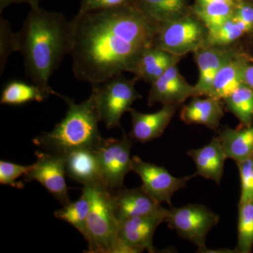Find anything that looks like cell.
I'll use <instances>...</instances> for the list:
<instances>
[{
  "label": "cell",
  "instance_id": "obj_26",
  "mask_svg": "<svg viewBox=\"0 0 253 253\" xmlns=\"http://www.w3.org/2000/svg\"><path fill=\"white\" fill-rule=\"evenodd\" d=\"M228 111L234 115L244 126H251L253 121V90L241 86L224 99Z\"/></svg>",
  "mask_w": 253,
  "mask_h": 253
},
{
  "label": "cell",
  "instance_id": "obj_10",
  "mask_svg": "<svg viewBox=\"0 0 253 253\" xmlns=\"http://www.w3.org/2000/svg\"><path fill=\"white\" fill-rule=\"evenodd\" d=\"M37 161L30 172L24 176V181H37L63 206L69 204L68 187L65 176L63 156L37 151Z\"/></svg>",
  "mask_w": 253,
  "mask_h": 253
},
{
  "label": "cell",
  "instance_id": "obj_2",
  "mask_svg": "<svg viewBox=\"0 0 253 253\" xmlns=\"http://www.w3.org/2000/svg\"><path fill=\"white\" fill-rule=\"evenodd\" d=\"M16 33L26 76L32 83L54 95L49 82L65 56L70 54L71 21L61 13L33 6Z\"/></svg>",
  "mask_w": 253,
  "mask_h": 253
},
{
  "label": "cell",
  "instance_id": "obj_9",
  "mask_svg": "<svg viewBox=\"0 0 253 253\" xmlns=\"http://www.w3.org/2000/svg\"><path fill=\"white\" fill-rule=\"evenodd\" d=\"M131 171L139 175L143 188L157 202L172 206L171 200L174 193L183 188L195 174L176 177L162 166L146 162L138 156L131 158Z\"/></svg>",
  "mask_w": 253,
  "mask_h": 253
},
{
  "label": "cell",
  "instance_id": "obj_15",
  "mask_svg": "<svg viewBox=\"0 0 253 253\" xmlns=\"http://www.w3.org/2000/svg\"><path fill=\"white\" fill-rule=\"evenodd\" d=\"M195 53L199 71V80L194 86L195 96H208L216 75L236 55L218 46H204Z\"/></svg>",
  "mask_w": 253,
  "mask_h": 253
},
{
  "label": "cell",
  "instance_id": "obj_36",
  "mask_svg": "<svg viewBox=\"0 0 253 253\" xmlns=\"http://www.w3.org/2000/svg\"><path fill=\"white\" fill-rule=\"evenodd\" d=\"M215 1H232L230 0H197V5H206L210 3L215 2Z\"/></svg>",
  "mask_w": 253,
  "mask_h": 253
},
{
  "label": "cell",
  "instance_id": "obj_5",
  "mask_svg": "<svg viewBox=\"0 0 253 253\" xmlns=\"http://www.w3.org/2000/svg\"><path fill=\"white\" fill-rule=\"evenodd\" d=\"M138 80L117 75L103 83L91 84V94L100 122L108 129L121 127V120L141 95L136 90Z\"/></svg>",
  "mask_w": 253,
  "mask_h": 253
},
{
  "label": "cell",
  "instance_id": "obj_31",
  "mask_svg": "<svg viewBox=\"0 0 253 253\" xmlns=\"http://www.w3.org/2000/svg\"><path fill=\"white\" fill-rule=\"evenodd\" d=\"M239 168L241 179V197L239 203L253 201V154L235 162Z\"/></svg>",
  "mask_w": 253,
  "mask_h": 253
},
{
  "label": "cell",
  "instance_id": "obj_23",
  "mask_svg": "<svg viewBox=\"0 0 253 253\" xmlns=\"http://www.w3.org/2000/svg\"><path fill=\"white\" fill-rule=\"evenodd\" d=\"M91 196V186H83V194L80 199L74 202L71 201L69 204L63 206L61 209L55 211V217L66 221L83 235L90 212Z\"/></svg>",
  "mask_w": 253,
  "mask_h": 253
},
{
  "label": "cell",
  "instance_id": "obj_22",
  "mask_svg": "<svg viewBox=\"0 0 253 253\" xmlns=\"http://www.w3.org/2000/svg\"><path fill=\"white\" fill-rule=\"evenodd\" d=\"M49 93L36 84L21 81H11L6 83L1 91L0 104L18 106L37 101L42 102L50 96Z\"/></svg>",
  "mask_w": 253,
  "mask_h": 253
},
{
  "label": "cell",
  "instance_id": "obj_30",
  "mask_svg": "<svg viewBox=\"0 0 253 253\" xmlns=\"http://www.w3.org/2000/svg\"><path fill=\"white\" fill-rule=\"evenodd\" d=\"M32 168L33 164L31 166H21L1 160L0 161V184L23 189L24 185L22 182L17 181V179L20 176H26Z\"/></svg>",
  "mask_w": 253,
  "mask_h": 253
},
{
  "label": "cell",
  "instance_id": "obj_4",
  "mask_svg": "<svg viewBox=\"0 0 253 253\" xmlns=\"http://www.w3.org/2000/svg\"><path fill=\"white\" fill-rule=\"evenodd\" d=\"M90 212L83 237L88 243V253H135L118 237V221L115 215L111 190L103 184L91 186Z\"/></svg>",
  "mask_w": 253,
  "mask_h": 253
},
{
  "label": "cell",
  "instance_id": "obj_35",
  "mask_svg": "<svg viewBox=\"0 0 253 253\" xmlns=\"http://www.w3.org/2000/svg\"><path fill=\"white\" fill-rule=\"evenodd\" d=\"M244 83L253 90V65H248L244 73Z\"/></svg>",
  "mask_w": 253,
  "mask_h": 253
},
{
  "label": "cell",
  "instance_id": "obj_7",
  "mask_svg": "<svg viewBox=\"0 0 253 253\" xmlns=\"http://www.w3.org/2000/svg\"><path fill=\"white\" fill-rule=\"evenodd\" d=\"M219 221L217 213L204 205L188 204L179 208L169 206L165 222L181 239L196 245L200 251L206 248L208 233Z\"/></svg>",
  "mask_w": 253,
  "mask_h": 253
},
{
  "label": "cell",
  "instance_id": "obj_28",
  "mask_svg": "<svg viewBox=\"0 0 253 253\" xmlns=\"http://www.w3.org/2000/svg\"><path fill=\"white\" fill-rule=\"evenodd\" d=\"M244 34V32L232 18L220 27L208 32L206 46L221 47L227 45L234 42Z\"/></svg>",
  "mask_w": 253,
  "mask_h": 253
},
{
  "label": "cell",
  "instance_id": "obj_14",
  "mask_svg": "<svg viewBox=\"0 0 253 253\" xmlns=\"http://www.w3.org/2000/svg\"><path fill=\"white\" fill-rule=\"evenodd\" d=\"M178 105H163L157 112L145 113L131 109V130L129 135L134 140L146 144L161 137L175 114Z\"/></svg>",
  "mask_w": 253,
  "mask_h": 253
},
{
  "label": "cell",
  "instance_id": "obj_33",
  "mask_svg": "<svg viewBox=\"0 0 253 253\" xmlns=\"http://www.w3.org/2000/svg\"><path fill=\"white\" fill-rule=\"evenodd\" d=\"M233 18L247 23L253 28V7L245 2H239L234 6Z\"/></svg>",
  "mask_w": 253,
  "mask_h": 253
},
{
  "label": "cell",
  "instance_id": "obj_37",
  "mask_svg": "<svg viewBox=\"0 0 253 253\" xmlns=\"http://www.w3.org/2000/svg\"><path fill=\"white\" fill-rule=\"evenodd\" d=\"M230 1H236V0H230Z\"/></svg>",
  "mask_w": 253,
  "mask_h": 253
},
{
  "label": "cell",
  "instance_id": "obj_32",
  "mask_svg": "<svg viewBox=\"0 0 253 253\" xmlns=\"http://www.w3.org/2000/svg\"><path fill=\"white\" fill-rule=\"evenodd\" d=\"M136 0H81L80 12L135 6Z\"/></svg>",
  "mask_w": 253,
  "mask_h": 253
},
{
  "label": "cell",
  "instance_id": "obj_18",
  "mask_svg": "<svg viewBox=\"0 0 253 253\" xmlns=\"http://www.w3.org/2000/svg\"><path fill=\"white\" fill-rule=\"evenodd\" d=\"M180 56H176L151 46L143 50L136 60L131 73L139 80L152 83L161 77L168 68L174 64H177Z\"/></svg>",
  "mask_w": 253,
  "mask_h": 253
},
{
  "label": "cell",
  "instance_id": "obj_8",
  "mask_svg": "<svg viewBox=\"0 0 253 253\" xmlns=\"http://www.w3.org/2000/svg\"><path fill=\"white\" fill-rule=\"evenodd\" d=\"M133 140L129 134L124 133L121 139H103L95 149L101 181L110 190L123 188L125 177L131 171Z\"/></svg>",
  "mask_w": 253,
  "mask_h": 253
},
{
  "label": "cell",
  "instance_id": "obj_11",
  "mask_svg": "<svg viewBox=\"0 0 253 253\" xmlns=\"http://www.w3.org/2000/svg\"><path fill=\"white\" fill-rule=\"evenodd\" d=\"M115 215L119 223L131 218L167 213L163 207L143 188L111 190Z\"/></svg>",
  "mask_w": 253,
  "mask_h": 253
},
{
  "label": "cell",
  "instance_id": "obj_25",
  "mask_svg": "<svg viewBox=\"0 0 253 253\" xmlns=\"http://www.w3.org/2000/svg\"><path fill=\"white\" fill-rule=\"evenodd\" d=\"M234 1H215L201 6L197 5L195 13L209 32L231 19L234 16Z\"/></svg>",
  "mask_w": 253,
  "mask_h": 253
},
{
  "label": "cell",
  "instance_id": "obj_24",
  "mask_svg": "<svg viewBox=\"0 0 253 253\" xmlns=\"http://www.w3.org/2000/svg\"><path fill=\"white\" fill-rule=\"evenodd\" d=\"M135 6L158 24L183 16L184 0H136Z\"/></svg>",
  "mask_w": 253,
  "mask_h": 253
},
{
  "label": "cell",
  "instance_id": "obj_27",
  "mask_svg": "<svg viewBox=\"0 0 253 253\" xmlns=\"http://www.w3.org/2000/svg\"><path fill=\"white\" fill-rule=\"evenodd\" d=\"M253 248V201L239 203L236 253H251Z\"/></svg>",
  "mask_w": 253,
  "mask_h": 253
},
{
  "label": "cell",
  "instance_id": "obj_29",
  "mask_svg": "<svg viewBox=\"0 0 253 253\" xmlns=\"http://www.w3.org/2000/svg\"><path fill=\"white\" fill-rule=\"evenodd\" d=\"M17 33H13L7 20L0 18V75L2 76L10 55L18 52Z\"/></svg>",
  "mask_w": 253,
  "mask_h": 253
},
{
  "label": "cell",
  "instance_id": "obj_6",
  "mask_svg": "<svg viewBox=\"0 0 253 253\" xmlns=\"http://www.w3.org/2000/svg\"><path fill=\"white\" fill-rule=\"evenodd\" d=\"M202 22L190 16H181L158 24L154 46L181 56L196 52L206 46L208 31Z\"/></svg>",
  "mask_w": 253,
  "mask_h": 253
},
{
  "label": "cell",
  "instance_id": "obj_12",
  "mask_svg": "<svg viewBox=\"0 0 253 253\" xmlns=\"http://www.w3.org/2000/svg\"><path fill=\"white\" fill-rule=\"evenodd\" d=\"M168 212L131 218L123 221L118 225V237L134 250L135 253L144 251L156 253L153 239L158 226L166 221Z\"/></svg>",
  "mask_w": 253,
  "mask_h": 253
},
{
  "label": "cell",
  "instance_id": "obj_3",
  "mask_svg": "<svg viewBox=\"0 0 253 253\" xmlns=\"http://www.w3.org/2000/svg\"><path fill=\"white\" fill-rule=\"evenodd\" d=\"M68 105L65 117L49 132L42 133L33 144L44 152L64 156L82 149H96L104 138L99 129L100 120L92 96L77 104L74 100L54 91Z\"/></svg>",
  "mask_w": 253,
  "mask_h": 253
},
{
  "label": "cell",
  "instance_id": "obj_16",
  "mask_svg": "<svg viewBox=\"0 0 253 253\" xmlns=\"http://www.w3.org/2000/svg\"><path fill=\"white\" fill-rule=\"evenodd\" d=\"M63 156L66 175L83 186L103 184L95 149L75 150Z\"/></svg>",
  "mask_w": 253,
  "mask_h": 253
},
{
  "label": "cell",
  "instance_id": "obj_21",
  "mask_svg": "<svg viewBox=\"0 0 253 253\" xmlns=\"http://www.w3.org/2000/svg\"><path fill=\"white\" fill-rule=\"evenodd\" d=\"M226 157L233 161H242L253 154V126L237 129L226 127L218 136Z\"/></svg>",
  "mask_w": 253,
  "mask_h": 253
},
{
  "label": "cell",
  "instance_id": "obj_13",
  "mask_svg": "<svg viewBox=\"0 0 253 253\" xmlns=\"http://www.w3.org/2000/svg\"><path fill=\"white\" fill-rule=\"evenodd\" d=\"M191 96H195L194 86L186 82L179 73L177 64H174L151 83L148 105H179Z\"/></svg>",
  "mask_w": 253,
  "mask_h": 253
},
{
  "label": "cell",
  "instance_id": "obj_1",
  "mask_svg": "<svg viewBox=\"0 0 253 253\" xmlns=\"http://www.w3.org/2000/svg\"><path fill=\"white\" fill-rule=\"evenodd\" d=\"M73 72L91 84L131 72L154 46L158 24L136 6L80 12L71 20Z\"/></svg>",
  "mask_w": 253,
  "mask_h": 253
},
{
  "label": "cell",
  "instance_id": "obj_20",
  "mask_svg": "<svg viewBox=\"0 0 253 253\" xmlns=\"http://www.w3.org/2000/svg\"><path fill=\"white\" fill-rule=\"evenodd\" d=\"M248 65L244 58L234 56L216 75L208 96L224 100L244 85L245 70Z\"/></svg>",
  "mask_w": 253,
  "mask_h": 253
},
{
  "label": "cell",
  "instance_id": "obj_19",
  "mask_svg": "<svg viewBox=\"0 0 253 253\" xmlns=\"http://www.w3.org/2000/svg\"><path fill=\"white\" fill-rule=\"evenodd\" d=\"M224 117V110L221 100L210 97L194 99L181 109L180 118L186 124L201 125L210 128L217 129L221 120Z\"/></svg>",
  "mask_w": 253,
  "mask_h": 253
},
{
  "label": "cell",
  "instance_id": "obj_34",
  "mask_svg": "<svg viewBox=\"0 0 253 253\" xmlns=\"http://www.w3.org/2000/svg\"><path fill=\"white\" fill-rule=\"evenodd\" d=\"M43 0H0V14H2L3 11L6 7L14 4H28L33 6H40V3Z\"/></svg>",
  "mask_w": 253,
  "mask_h": 253
},
{
  "label": "cell",
  "instance_id": "obj_17",
  "mask_svg": "<svg viewBox=\"0 0 253 253\" xmlns=\"http://www.w3.org/2000/svg\"><path fill=\"white\" fill-rule=\"evenodd\" d=\"M186 154L196 164L195 176H200L219 184L224 175V163L227 157L218 136L203 147L189 150Z\"/></svg>",
  "mask_w": 253,
  "mask_h": 253
}]
</instances>
